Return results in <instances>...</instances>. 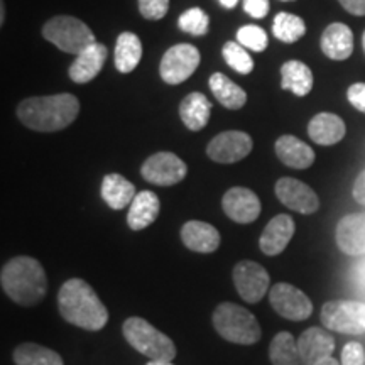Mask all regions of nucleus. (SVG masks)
Here are the masks:
<instances>
[{
  "label": "nucleus",
  "mask_w": 365,
  "mask_h": 365,
  "mask_svg": "<svg viewBox=\"0 0 365 365\" xmlns=\"http://www.w3.org/2000/svg\"><path fill=\"white\" fill-rule=\"evenodd\" d=\"M80 112V102L71 93L48 95L26 98L17 107V117L27 129L36 132H56L75 122Z\"/></svg>",
  "instance_id": "1"
},
{
  "label": "nucleus",
  "mask_w": 365,
  "mask_h": 365,
  "mask_svg": "<svg viewBox=\"0 0 365 365\" xmlns=\"http://www.w3.org/2000/svg\"><path fill=\"white\" fill-rule=\"evenodd\" d=\"M58 307L68 323L83 330H102L108 322V312L102 299L83 279H70L61 286L58 293Z\"/></svg>",
  "instance_id": "2"
},
{
  "label": "nucleus",
  "mask_w": 365,
  "mask_h": 365,
  "mask_svg": "<svg viewBox=\"0 0 365 365\" xmlns=\"http://www.w3.org/2000/svg\"><path fill=\"white\" fill-rule=\"evenodd\" d=\"M4 293L21 307H34L43 301L48 291V277L34 257L19 255L9 261L0 272Z\"/></svg>",
  "instance_id": "3"
},
{
  "label": "nucleus",
  "mask_w": 365,
  "mask_h": 365,
  "mask_svg": "<svg viewBox=\"0 0 365 365\" xmlns=\"http://www.w3.org/2000/svg\"><path fill=\"white\" fill-rule=\"evenodd\" d=\"M213 327L222 339L239 345L257 344L262 335L257 318L235 303L218 304L213 312Z\"/></svg>",
  "instance_id": "4"
},
{
  "label": "nucleus",
  "mask_w": 365,
  "mask_h": 365,
  "mask_svg": "<svg viewBox=\"0 0 365 365\" xmlns=\"http://www.w3.org/2000/svg\"><path fill=\"white\" fill-rule=\"evenodd\" d=\"M124 336L132 349L158 362H173L176 357V345L168 335L153 327L148 319L134 317L125 319Z\"/></svg>",
  "instance_id": "5"
},
{
  "label": "nucleus",
  "mask_w": 365,
  "mask_h": 365,
  "mask_svg": "<svg viewBox=\"0 0 365 365\" xmlns=\"http://www.w3.org/2000/svg\"><path fill=\"white\" fill-rule=\"evenodd\" d=\"M43 36L63 53L70 54H80L88 46L97 43L90 27L71 16H56L46 22Z\"/></svg>",
  "instance_id": "6"
},
{
  "label": "nucleus",
  "mask_w": 365,
  "mask_h": 365,
  "mask_svg": "<svg viewBox=\"0 0 365 365\" xmlns=\"http://www.w3.org/2000/svg\"><path fill=\"white\" fill-rule=\"evenodd\" d=\"M322 323L327 330L362 335L365 333V303L352 299L328 301L322 307Z\"/></svg>",
  "instance_id": "7"
},
{
  "label": "nucleus",
  "mask_w": 365,
  "mask_h": 365,
  "mask_svg": "<svg viewBox=\"0 0 365 365\" xmlns=\"http://www.w3.org/2000/svg\"><path fill=\"white\" fill-rule=\"evenodd\" d=\"M200 51L191 44H176L164 53L159 65V75L168 85H180L196 71Z\"/></svg>",
  "instance_id": "8"
},
{
  "label": "nucleus",
  "mask_w": 365,
  "mask_h": 365,
  "mask_svg": "<svg viewBox=\"0 0 365 365\" xmlns=\"http://www.w3.org/2000/svg\"><path fill=\"white\" fill-rule=\"evenodd\" d=\"M269 301L274 312L291 322H303L313 313L312 299L298 287L287 282H277L269 293Z\"/></svg>",
  "instance_id": "9"
},
{
  "label": "nucleus",
  "mask_w": 365,
  "mask_h": 365,
  "mask_svg": "<svg viewBox=\"0 0 365 365\" xmlns=\"http://www.w3.org/2000/svg\"><path fill=\"white\" fill-rule=\"evenodd\" d=\"M188 168L176 154L173 153H156L145 159L140 168V175L150 185L173 186L185 180Z\"/></svg>",
  "instance_id": "10"
},
{
  "label": "nucleus",
  "mask_w": 365,
  "mask_h": 365,
  "mask_svg": "<svg viewBox=\"0 0 365 365\" xmlns=\"http://www.w3.org/2000/svg\"><path fill=\"white\" fill-rule=\"evenodd\" d=\"M254 148L252 137L242 130H227L213 137L208 144L207 154L212 161L232 164L247 158Z\"/></svg>",
  "instance_id": "11"
},
{
  "label": "nucleus",
  "mask_w": 365,
  "mask_h": 365,
  "mask_svg": "<svg viewBox=\"0 0 365 365\" xmlns=\"http://www.w3.org/2000/svg\"><path fill=\"white\" fill-rule=\"evenodd\" d=\"M269 274L261 264L240 261L234 267V284L240 298L247 303H259L269 289Z\"/></svg>",
  "instance_id": "12"
},
{
  "label": "nucleus",
  "mask_w": 365,
  "mask_h": 365,
  "mask_svg": "<svg viewBox=\"0 0 365 365\" xmlns=\"http://www.w3.org/2000/svg\"><path fill=\"white\" fill-rule=\"evenodd\" d=\"M276 195L284 207L303 215H312L319 208L318 195L308 185L294 178H281L276 182Z\"/></svg>",
  "instance_id": "13"
},
{
  "label": "nucleus",
  "mask_w": 365,
  "mask_h": 365,
  "mask_svg": "<svg viewBox=\"0 0 365 365\" xmlns=\"http://www.w3.org/2000/svg\"><path fill=\"white\" fill-rule=\"evenodd\" d=\"M223 212L237 223L255 222L261 215V200L252 190L235 186L230 188L222 200Z\"/></svg>",
  "instance_id": "14"
},
{
  "label": "nucleus",
  "mask_w": 365,
  "mask_h": 365,
  "mask_svg": "<svg viewBox=\"0 0 365 365\" xmlns=\"http://www.w3.org/2000/svg\"><path fill=\"white\" fill-rule=\"evenodd\" d=\"M301 365H318L330 359L335 350V340L323 328L313 327L301 333L298 339Z\"/></svg>",
  "instance_id": "15"
},
{
  "label": "nucleus",
  "mask_w": 365,
  "mask_h": 365,
  "mask_svg": "<svg viewBox=\"0 0 365 365\" xmlns=\"http://www.w3.org/2000/svg\"><path fill=\"white\" fill-rule=\"evenodd\" d=\"M336 245L352 257L365 254V213H350L339 222L335 230Z\"/></svg>",
  "instance_id": "16"
},
{
  "label": "nucleus",
  "mask_w": 365,
  "mask_h": 365,
  "mask_svg": "<svg viewBox=\"0 0 365 365\" xmlns=\"http://www.w3.org/2000/svg\"><path fill=\"white\" fill-rule=\"evenodd\" d=\"M294 235V220L289 215L274 217L264 228L259 247L266 255H279L287 247Z\"/></svg>",
  "instance_id": "17"
},
{
  "label": "nucleus",
  "mask_w": 365,
  "mask_h": 365,
  "mask_svg": "<svg viewBox=\"0 0 365 365\" xmlns=\"http://www.w3.org/2000/svg\"><path fill=\"white\" fill-rule=\"evenodd\" d=\"M107 54L108 51L103 44L93 43L88 46L80 54H76V59L70 66V78L80 85L95 80L98 73L102 71Z\"/></svg>",
  "instance_id": "18"
},
{
  "label": "nucleus",
  "mask_w": 365,
  "mask_h": 365,
  "mask_svg": "<svg viewBox=\"0 0 365 365\" xmlns=\"http://www.w3.org/2000/svg\"><path fill=\"white\" fill-rule=\"evenodd\" d=\"M181 240L190 250L200 254L215 252L220 245V234L210 223L191 220L181 228Z\"/></svg>",
  "instance_id": "19"
},
{
  "label": "nucleus",
  "mask_w": 365,
  "mask_h": 365,
  "mask_svg": "<svg viewBox=\"0 0 365 365\" xmlns=\"http://www.w3.org/2000/svg\"><path fill=\"white\" fill-rule=\"evenodd\" d=\"M322 51L335 61L349 59L354 53V34L349 26L333 22L322 34Z\"/></svg>",
  "instance_id": "20"
},
{
  "label": "nucleus",
  "mask_w": 365,
  "mask_h": 365,
  "mask_svg": "<svg viewBox=\"0 0 365 365\" xmlns=\"http://www.w3.org/2000/svg\"><path fill=\"white\" fill-rule=\"evenodd\" d=\"M346 127L335 113L322 112L314 115L308 124V135L318 145H333L345 137Z\"/></svg>",
  "instance_id": "21"
},
{
  "label": "nucleus",
  "mask_w": 365,
  "mask_h": 365,
  "mask_svg": "<svg viewBox=\"0 0 365 365\" xmlns=\"http://www.w3.org/2000/svg\"><path fill=\"white\" fill-rule=\"evenodd\" d=\"M276 154L282 164L293 170H307L314 163V150L294 135H281L276 140Z\"/></svg>",
  "instance_id": "22"
},
{
  "label": "nucleus",
  "mask_w": 365,
  "mask_h": 365,
  "mask_svg": "<svg viewBox=\"0 0 365 365\" xmlns=\"http://www.w3.org/2000/svg\"><path fill=\"white\" fill-rule=\"evenodd\" d=\"M159 215V198L153 191H140L135 195L127 213V225L132 230H144L156 222Z\"/></svg>",
  "instance_id": "23"
},
{
  "label": "nucleus",
  "mask_w": 365,
  "mask_h": 365,
  "mask_svg": "<svg viewBox=\"0 0 365 365\" xmlns=\"http://www.w3.org/2000/svg\"><path fill=\"white\" fill-rule=\"evenodd\" d=\"M212 115V103L200 91H193L180 105V117L190 130L198 132L208 124Z\"/></svg>",
  "instance_id": "24"
},
{
  "label": "nucleus",
  "mask_w": 365,
  "mask_h": 365,
  "mask_svg": "<svg viewBox=\"0 0 365 365\" xmlns=\"http://www.w3.org/2000/svg\"><path fill=\"white\" fill-rule=\"evenodd\" d=\"M135 186L122 175L112 173L102 181V198L108 207L113 210H122L129 207L135 198Z\"/></svg>",
  "instance_id": "25"
},
{
  "label": "nucleus",
  "mask_w": 365,
  "mask_h": 365,
  "mask_svg": "<svg viewBox=\"0 0 365 365\" xmlns=\"http://www.w3.org/2000/svg\"><path fill=\"white\" fill-rule=\"evenodd\" d=\"M281 88L289 90L298 97H307L313 88V73L309 66L296 59L286 61L281 66Z\"/></svg>",
  "instance_id": "26"
},
{
  "label": "nucleus",
  "mask_w": 365,
  "mask_h": 365,
  "mask_svg": "<svg viewBox=\"0 0 365 365\" xmlns=\"http://www.w3.org/2000/svg\"><path fill=\"white\" fill-rule=\"evenodd\" d=\"M143 59V43L139 36L134 33H122L118 36L115 44V54H113V63L120 73H130L139 66Z\"/></svg>",
  "instance_id": "27"
},
{
  "label": "nucleus",
  "mask_w": 365,
  "mask_h": 365,
  "mask_svg": "<svg viewBox=\"0 0 365 365\" xmlns=\"http://www.w3.org/2000/svg\"><path fill=\"white\" fill-rule=\"evenodd\" d=\"M210 90L213 91L215 98L220 102L223 107L230 108V110H239L247 102V93L244 88L234 83L228 76L223 73H215L210 76L208 80Z\"/></svg>",
  "instance_id": "28"
},
{
  "label": "nucleus",
  "mask_w": 365,
  "mask_h": 365,
  "mask_svg": "<svg viewBox=\"0 0 365 365\" xmlns=\"http://www.w3.org/2000/svg\"><path fill=\"white\" fill-rule=\"evenodd\" d=\"M272 365H301L298 340L289 331H281L274 336L269 346Z\"/></svg>",
  "instance_id": "29"
},
{
  "label": "nucleus",
  "mask_w": 365,
  "mask_h": 365,
  "mask_svg": "<svg viewBox=\"0 0 365 365\" xmlns=\"http://www.w3.org/2000/svg\"><path fill=\"white\" fill-rule=\"evenodd\" d=\"M16 365H65L61 355L38 344H22L14 352Z\"/></svg>",
  "instance_id": "30"
},
{
  "label": "nucleus",
  "mask_w": 365,
  "mask_h": 365,
  "mask_svg": "<svg viewBox=\"0 0 365 365\" xmlns=\"http://www.w3.org/2000/svg\"><path fill=\"white\" fill-rule=\"evenodd\" d=\"M272 33L282 43L293 44L307 34V24H304V21L301 17L294 16V14L279 12L274 17Z\"/></svg>",
  "instance_id": "31"
},
{
  "label": "nucleus",
  "mask_w": 365,
  "mask_h": 365,
  "mask_svg": "<svg viewBox=\"0 0 365 365\" xmlns=\"http://www.w3.org/2000/svg\"><path fill=\"white\" fill-rule=\"evenodd\" d=\"M222 53L227 65L230 66L232 70L240 73V75H249V73L254 71V59L239 41H228V43L223 46Z\"/></svg>",
  "instance_id": "32"
},
{
  "label": "nucleus",
  "mask_w": 365,
  "mask_h": 365,
  "mask_svg": "<svg viewBox=\"0 0 365 365\" xmlns=\"http://www.w3.org/2000/svg\"><path fill=\"white\" fill-rule=\"evenodd\" d=\"M178 26H180L181 31H185V33H188L191 36H205L208 33L210 19L202 9L193 7L181 14Z\"/></svg>",
  "instance_id": "33"
},
{
  "label": "nucleus",
  "mask_w": 365,
  "mask_h": 365,
  "mask_svg": "<svg viewBox=\"0 0 365 365\" xmlns=\"http://www.w3.org/2000/svg\"><path fill=\"white\" fill-rule=\"evenodd\" d=\"M237 41L250 51L261 53L267 48L269 39L266 31L259 26H244L237 31Z\"/></svg>",
  "instance_id": "34"
},
{
  "label": "nucleus",
  "mask_w": 365,
  "mask_h": 365,
  "mask_svg": "<svg viewBox=\"0 0 365 365\" xmlns=\"http://www.w3.org/2000/svg\"><path fill=\"white\" fill-rule=\"evenodd\" d=\"M168 9H170V0H139V12L148 21L163 19Z\"/></svg>",
  "instance_id": "35"
},
{
  "label": "nucleus",
  "mask_w": 365,
  "mask_h": 365,
  "mask_svg": "<svg viewBox=\"0 0 365 365\" xmlns=\"http://www.w3.org/2000/svg\"><path fill=\"white\" fill-rule=\"evenodd\" d=\"M341 365H365V349L359 341H350L341 350Z\"/></svg>",
  "instance_id": "36"
},
{
  "label": "nucleus",
  "mask_w": 365,
  "mask_h": 365,
  "mask_svg": "<svg viewBox=\"0 0 365 365\" xmlns=\"http://www.w3.org/2000/svg\"><path fill=\"white\" fill-rule=\"evenodd\" d=\"M346 98L352 103V107L365 113V83H354L350 86L346 90Z\"/></svg>",
  "instance_id": "37"
},
{
  "label": "nucleus",
  "mask_w": 365,
  "mask_h": 365,
  "mask_svg": "<svg viewBox=\"0 0 365 365\" xmlns=\"http://www.w3.org/2000/svg\"><path fill=\"white\" fill-rule=\"evenodd\" d=\"M244 11L254 19H264L269 14V0H244Z\"/></svg>",
  "instance_id": "38"
},
{
  "label": "nucleus",
  "mask_w": 365,
  "mask_h": 365,
  "mask_svg": "<svg viewBox=\"0 0 365 365\" xmlns=\"http://www.w3.org/2000/svg\"><path fill=\"white\" fill-rule=\"evenodd\" d=\"M340 6L354 16H365V0H339Z\"/></svg>",
  "instance_id": "39"
},
{
  "label": "nucleus",
  "mask_w": 365,
  "mask_h": 365,
  "mask_svg": "<svg viewBox=\"0 0 365 365\" xmlns=\"http://www.w3.org/2000/svg\"><path fill=\"white\" fill-rule=\"evenodd\" d=\"M354 198L360 205H365V170L360 173L354 185Z\"/></svg>",
  "instance_id": "40"
},
{
  "label": "nucleus",
  "mask_w": 365,
  "mask_h": 365,
  "mask_svg": "<svg viewBox=\"0 0 365 365\" xmlns=\"http://www.w3.org/2000/svg\"><path fill=\"white\" fill-rule=\"evenodd\" d=\"M218 2H220L225 9H234L237 7V4H239V0H218Z\"/></svg>",
  "instance_id": "41"
},
{
  "label": "nucleus",
  "mask_w": 365,
  "mask_h": 365,
  "mask_svg": "<svg viewBox=\"0 0 365 365\" xmlns=\"http://www.w3.org/2000/svg\"><path fill=\"white\" fill-rule=\"evenodd\" d=\"M6 22V6H4V0H0V24Z\"/></svg>",
  "instance_id": "42"
},
{
  "label": "nucleus",
  "mask_w": 365,
  "mask_h": 365,
  "mask_svg": "<svg viewBox=\"0 0 365 365\" xmlns=\"http://www.w3.org/2000/svg\"><path fill=\"white\" fill-rule=\"evenodd\" d=\"M318 365H341V364H340V362H336V360L333 359V357H330V359L323 360V362H319Z\"/></svg>",
  "instance_id": "43"
},
{
  "label": "nucleus",
  "mask_w": 365,
  "mask_h": 365,
  "mask_svg": "<svg viewBox=\"0 0 365 365\" xmlns=\"http://www.w3.org/2000/svg\"><path fill=\"white\" fill-rule=\"evenodd\" d=\"M145 365H173L171 362H158V360H150V362H148Z\"/></svg>",
  "instance_id": "44"
},
{
  "label": "nucleus",
  "mask_w": 365,
  "mask_h": 365,
  "mask_svg": "<svg viewBox=\"0 0 365 365\" xmlns=\"http://www.w3.org/2000/svg\"><path fill=\"white\" fill-rule=\"evenodd\" d=\"M362 46H364V51H365V31H364V36H362Z\"/></svg>",
  "instance_id": "45"
},
{
  "label": "nucleus",
  "mask_w": 365,
  "mask_h": 365,
  "mask_svg": "<svg viewBox=\"0 0 365 365\" xmlns=\"http://www.w3.org/2000/svg\"><path fill=\"white\" fill-rule=\"evenodd\" d=\"M282 2H289V0H282ZM291 2H294V0H291Z\"/></svg>",
  "instance_id": "46"
}]
</instances>
